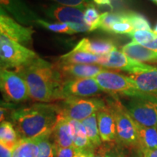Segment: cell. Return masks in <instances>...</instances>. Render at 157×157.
Here are the masks:
<instances>
[{"instance_id": "1", "label": "cell", "mask_w": 157, "mask_h": 157, "mask_svg": "<svg viewBox=\"0 0 157 157\" xmlns=\"http://www.w3.org/2000/svg\"><path fill=\"white\" fill-rule=\"evenodd\" d=\"M15 71L26 82L30 98L33 101L52 103L64 100V80L54 64L38 58Z\"/></svg>"}, {"instance_id": "2", "label": "cell", "mask_w": 157, "mask_h": 157, "mask_svg": "<svg viewBox=\"0 0 157 157\" xmlns=\"http://www.w3.org/2000/svg\"><path fill=\"white\" fill-rule=\"evenodd\" d=\"M60 116L58 104L38 103L13 110L10 119L20 139H27L50 135Z\"/></svg>"}, {"instance_id": "3", "label": "cell", "mask_w": 157, "mask_h": 157, "mask_svg": "<svg viewBox=\"0 0 157 157\" xmlns=\"http://www.w3.org/2000/svg\"><path fill=\"white\" fill-rule=\"evenodd\" d=\"M105 102L114 117L117 143L128 148H139L136 122L129 115L124 105L113 96Z\"/></svg>"}, {"instance_id": "4", "label": "cell", "mask_w": 157, "mask_h": 157, "mask_svg": "<svg viewBox=\"0 0 157 157\" xmlns=\"http://www.w3.org/2000/svg\"><path fill=\"white\" fill-rule=\"evenodd\" d=\"M129 98L124 106L129 115L139 124L157 127V97L140 93Z\"/></svg>"}, {"instance_id": "5", "label": "cell", "mask_w": 157, "mask_h": 157, "mask_svg": "<svg viewBox=\"0 0 157 157\" xmlns=\"http://www.w3.org/2000/svg\"><path fill=\"white\" fill-rule=\"evenodd\" d=\"M39 57L24 45L0 34L1 69L16 68L34 61Z\"/></svg>"}, {"instance_id": "6", "label": "cell", "mask_w": 157, "mask_h": 157, "mask_svg": "<svg viewBox=\"0 0 157 157\" xmlns=\"http://www.w3.org/2000/svg\"><path fill=\"white\" fill-rule=\"evenodd\" d=\"M58 105L63 117L82 121L105 107L106 102L98 98L70 97Z\"/></svg>"}, {"instance_id": "7", "label": "cell", "mask_w": 157, "mask_h": 157, "mask_svg": "<svg viewBox=\"0 0 157 157\" xmlns=\"http://www.w3.org/2000/svg\"><path fill=\"white\" fill-rule=\"evenodd\" d=\"M0 88L4 99L7 102L21 103L30 98L26 82L15 71L1 69Z\"/></svg>"}, {"instance_id": "8", "label": "cell", "mask_w": 157, "mask_h": 157, "mask_svg": "<svg viewBox=\"0 0 157 157\" xmlns=\"http://www.w3.org/2000/svg\"><path fill=\"white\" fill-rule=\"evenodd\" d=\"M93 78L104 92L113 95L121 94L132 96L141 93L137 89L135 82L129 76L109 71L108 69L101 71Z\"/></svg>"}, {"instance_id": "9", "label": "cell", "mask_w": 157, "mask_h": 157, "mask_svg": "<svg viewBox=\"0 0 157 157\" xmlns=\"http://www.w3.org/2000/svg\"><path fill=\"white\" fill-rule=\"evenodd\" d=\"M99 65L106 68L119 69L128 72L129 74H136L147 71L154 67L143 63L133 60L124 54L122 51L117 48L106 56H101Z\"/></svg>"}, {"instance_id": "10", "label": "cell", "mask_w": 157, "mask_h": 157, "mask_svg": "<svg viewBox=\"0 0 157 157\" xmlns=\"http://www.w3.org/2000/svg\"><path fill=\"white\" fill-rule=\"evenodd\" d=\"M34 31L31 27H26L15 21L1 10L0 15V34L21 44L28 45L32 42Z\"/></svg>"}, {"instance_id": "11", "label": "cell", "mask_w": 157, "mask_h": 157, "mask_svg": "<svg viewBox=\"0 0 157 157\" xmlns=\"http://www.w3.org/2000/svg\"><path fill=\"white\" fill-rule=\"evenodd\" d=\"M104 92L94 78H78L66 80L63 84L64 99L70 97L90 98Z\"/></svg>"}, {"instance_id": "12", "label": "cell", "mask_w": 157, "mask_h": 157, "mask_svg": "<svg viewBox=\"0 0 157 157\" xmlns=\"http://www.w3.org/2000/svg\"><path fill=\"white\" fill-rule=\"evenodd\" d=\"M0 4L1 10L21 24L31 25L39 19L38 15L29 7L25 0H0Z\"/></svg>"}, {"instance_id": "13", "label": "cell", "mask_w": 157, "mask_h": 157, "mask_svg": "<svg viewBox=\"0 0 157 157\" xmlns=\"http://www.w3.org/2000/svg\"><path fill=\"white\" fill-rule=\"evenodd\" d=\"M84 7L51 5L43 8L44 15L49 18L65 23H84Z\"/></svg>"}, {"instance_id": "14", "label": "cell", "mask_w": 157, "mask_h": 157, "mask_svg": "<svg viewBox=\"0 0 157 157\" xmlns=\"http://www.w3.org/2000/svg\"><path fill=\"white\" fill-rule=\"evenodd\" d=\"M56 68L64 82L71 78H93L101 71L107 70L99 64H63L56 63Z\"/></svg>"}, {"instance_id": "15", "label": "cell", "mask_w": 157, "mask_h": 157, "mask_svg": "<svg viewBox=\"0 0 157 157\" xmlns=\"http://www.w3.org/2000/svg\"><path fill=\"white\" fill-rule=\"evenodd\" d=\"M97 118L102 141L104 143L117 142V129L114 117L107 105L98 111Z\"/></svg>"}, {"instance_id": "16", "label": "cell", "mask_w": 157, "mask_h": 157, "mask_svg": "<svg viewBox=\"0 0 157 157\" xmlns=\"http://www.w3.org/2000/svg\"><path fill=\"white\" fill-rule=\"evenodd\" d=\"M114 43L109 39H90L83 38L78 42L73 50L84 51L96 56H103L115 50Z\"/></svg>"}, {"instance_id": "17", "label": "cell", "mask_w": 157, "mask_h": 157, "mask_svg": "<svg viewBox=\"0 0 157 157\" xmlns=\"http://www.w3.org/2000/svg\"><path fill=\"white\" fill-rule=\"evenodd\" d=\"M136 84L140 92L157 97V68L154 67L147 71L136 74H129Z\"/></svg>"}, {"instance_id": "18", "label": "cell", "mask_w": 157, "mask_h": 157, "mask_svg": "<svg viewBox=\"0 0 157 157\" xmlns=\"http://www.w3.org/2000/svg\"><path fill=\"white\" fill-rule=\"evenodd\" d=\"M57 148L74 147L68 120L60 116L50 135Z\"/></svg>"}, {"instance_id": "19", "label": "cell", "mask_w": 157, "mask_h": 157, "mask_svg": "<svg viewBox=\"0 0 157 157\" xmlns=\"http://www.w3.org/2000/svg\"><path fill=\"white\" fill-rule=\"evenodd\" d=\"M68 120L69 122L70 133L73 140L74 149L95 152V150L93 148L88 140L85 127H84L82 121L73 120V119H68Z\"/></svg>"}, {"instance_id": "20", "label": "cell", "mask_w": 157, "mask_h": 157, "mask_svg": "<svg viewBox=\"0 0 157 157\" xmlns=\"http://www.w3.org/2000/svg\"><path fill=\"white\" fill-rule=\"evenodd\" d=\"M121 51L130 58L138 62L154 63L157 61V52L136 42H132L124 45Z\"/></svg>"}, {"instance_id": "21", "label": "cell", "mask_w": 157, "mask_h": 157, "mask_svg": "<svg viewBox=\"0 0 157 157\" xmlns=\"http://www.w3.org/2000/svg\"><path fill=\"white\" fill-rule=\"evenodd\" d=\"M101 56L84 51H70L68 53L60 56L56 63L63 64H98Z\"/></svg>"}, {"instance_id": "22", "label": "cell", "mask_w": 157, "mask_h": 157, "mask_svg": "<svg viewBox=\"0 0 157 157\" xmlns=\"http://www.w3.org/2000/svg\"><path fill=\"white\" fill-rule=\"evenodd\" d=\"M136 125L138 135V150L157 149V127H145L137 122Z\"/></svg>"}, {"instance_id": "23", "label": "cell", "mask_w": 157, "mask_h": 157, "mask_svg": "<svg viewBox=\"0 0 157 157\" xmlns=\"http://www.w3.org/2000/svg\"><path fill=\"white\" fill-rule=\"evenodd\" d=\"M41 136L35 138L20 139L13 148L12 157H37Z\"/></svg>"}, {"instance_id": "24", "label": "cell", "mask_w": 157, "mask_h": 157, "mask_svg": "<svg viewBox=\"0 0 157 157\" xmlns=\"http://www.w3.org/2000/svg\"><path fill=\"white\" fill-rule=\"evenodd\" d=\"M87 132L88 140L93 148L96 151L99 147L102 146V139L100 135L98 128L97 113H94L90 117L87 118L82 121Z\"/></svg>"}, {"instance_id": "25", "label": "cell", "mask_w": 157, "mask_h": 157, "mask_svg": "<svg viewBox=\"0 0 157 157\" xmlns=\"http://www.w3.org/2000/svg\"><path fill=\"white\" fill-rule=\"evenodd\" d=\"M20 137L13 124L8 121H3L0 125V144L14 148Z\"/></svg>"}, {"instance_id": "26", "label": "cell", "mask_w": 157, "mask_h": 157, "mask_svg": "<svg viewBox=\"0 0 157 157\" xmlns=\"http://www.w3.org/2000/svg\"><path fill=\"white\" fill-rule=\"evenodd\" d=\"M124 19V12L120 13H109L105 12L101 14L100 20L99 29L107 33H111V26L115 23L119 22Z\"/></svg>"}, {"instance_id": "27", "label": "cell", "mask_w": 157, "mask_h": 157, "mask_svg": "<svg viewBox=\"0 0 157 157\" xmlns=\"http://www.w3.org/2000/svg\"><path fill=\"white\" fill-rule=\"evenodd\" d=\"M50 135L51 134L41 136L37 157H56L57 147L51 139Z\"/></svg>"}, {"instance_id": "28", "label": "cell", "mask_w": 157, "mask_h": 157, "mask_svg": "<svg viewBox=\"0 0 157 157\" xmlns=\"http://www.w3.org/2000/svg\"><path fill=\"white\" fill-rule=\"evenodd\" d=\"M127 21L136 30H151L150 23L144 15L135 12H125Z\"/></svg>"}, {"instance_id": "29", "label": "cell", "mask_w": 157, "mask_h": 157, "mask_svg": "<svg viewBox=\"0 0 157 157\" xmlns=\"http://www.w3.org/2000/svg\"><path fill=\"white\" fill-rule=\"evenodd\" d=\"M43 28L48 29L51 31L56 33H60V34H76L75 31L72 30L71 28L70 25L68 23H50L48 21H44V20L40 19L37 20L35 23Z\"/></svg>"}, {"instance_id": "30", "label": "cell", "mask_w": 157, "mask_h": 157, "mask_svg": "<svg viewBox=\"0 0 157 157\" xmlns=\"http://www.w3.org/2000/svg\"><path fill=\"white\" fill-rule=\"evenodd\" d=\"M123 146L117 142L108 143L96 149L95 151L103 155L104 157H127L123 150Z\"/></svg>"}, {"instance_id": "31", "label": "cell", "mask_w": 157, "mask_h": 157, "mask_svg": "<svg viewBox=\"0 0 157 157\" xmlns=\"http://www.w3.org/2000/svg\"><path fill=\"white\" fill-rule=\"evenodd\" d=\"M101 16V14H99L97 9L95 8V4H92L85 9L84 21L90 28V31L99 29Z\"/></svg>"}, {"instance_id": "32", "label": "cell", "mask_w": 157, "mask_h": 157, "mask_svg": "<svg viewBox=\"0 0 157 157\" xmlns=\"http://www.w3.org/2000/svg\"><path fill=\"white\" fill-rule=\"evenodd\" d=\"M132 42L144 45L157 38V34L152 30H136L128 34Z\"/></svg>"}, {"instance_id": "33", "label": "cell", "mask_w": 157, "mask_h": 157, "mask_svg": "<svg viewBox=\"0 0 157 157\" xmlns=\"http://www.w3.org/2000/svg\"><path fill=\"white\" fill-rule=\"evenodd\" d=\"M135 31L134 28L131 23L127 21L126 15L124 12V19L123 21L117 22L111 26V33L112 34H129L130 33Z\"/></svg>"}, {"instance_id": "34", "label": "cell", "mask_w": 157, "mask_h": 157, "mask_svg": "<svg viewBox=\"0 0 157 157\" xmlns=\"http://www.w3.org/2000/svg\"><path fill=\"white\" fill-rule=\"evenodd\" d=\"M56 3V5L71 6V7H84L87 8L88 6L93 3V0H48Z\"/></svg>"}, {"instance_id": "35", "label": "cell", "mask_w": 157, "mask_h": 157, "mask_svg": "<svg viewBox=\"0 0 157 157\" xmlns=\"http://www.w3.org/2000/svg\"><path fill=\"white\" fill-rule=\"evenodd\" d=\"M74 148H57L56 157H74Z\"/></svg>"}, {"instance_id": "36", "label": "cell", "mask_w": 157, "mask_h": 157, "mask_svg": "<svg viewBox=\"0 0 157 157\" xmlns=\"http://www.w3.org/2000/svg\"><path fill=\"white\" fill-rule=\"evenodd\" d=\"M13 149L0 144V157H12Z\"/></svg>"}, {"instance_id": "37", "label": "cell", "mask_w": 157, "mask_h": 157, "mask_svg": "<svg viewBox=\"0 0 157 157\" xmlns=\"http://www.w3.org/2000/svg\"><path fill=\"white\" fill-rule=\"evenodd\" d=\"M95 152L90 151H80L74 149V157H94Z\"/></svg>"}, {"instance_id": "38", "label": "cell", "mask_w": 157, "mask_h": 157, "mask_svg": "<svg viewBox=\"0 0 157 157\" xmlns=\"http://www.w3.org/2000/svg\"><path fill=\"white\" fill-rule=\"evenodd\" d=\"M142 157H157V149L154 150L140 151Z\"/></svg>"}, {"instance_id": "39", "label": "cell", "mask_w": 157, "mask_h": 157, "mask_svg": "<svg viewBox=\"0 0 157 157\" xmlns=\"http://www.w3.org/2000/svg\"><path fill=\"white\" fill-rule=\"evenodd\" d=\"M143 46L149 49V50L157 52V38L155 39L154 40H153L152 42L147 43V44L143 45Z\"/></svg>"}, {"instance_id": "40", "label": "cell", "mask_w": 157, "mask_h": 157, "mask_svg": "<svg viewBox=\"0 0 157 157\" xmlns=\"http://www.w3.org/2000/svg\"><path fill=\"white\" fill-rule=\"evenodd\" d=\"M94 157H104V156H103L102 154H99V153L96 152V153H95V155H94Z\"/></svg>"}, {"instance_id": "41", "label": "cell", "mask_w": 157, "mask_h": 157, "mask_svg": "<svg viewBox=\"0 0 157 157\" xmlns=\"http://www.w3.org/2000/svg\"><path fill=\"white\" fill-rule=\"evenodd\" d=\"M134 157H142V155H141V153H140V151L138 150V153H137V154L135 155V156H134Z\"/></svg>"}, {"instance_id": "42", "label": "cell", "mask_w": 157, "mask_h": 157, "mask_svg": "<svg viewBox=\"0 0 157 157\" xmlns=\"http://www.w3.org/2000/svg\"><path fill=\"white\" fill-rule=\"evenodd\" d=\"M154 31L155 33H156V34H157V25H156V27H155V28H154Z\"/></svg>"}, {"instance_id": "43", "label": "cell", "mask_w": 157, "mask_h": 157, "mask_svg": "<svg viewBox=\"0 0 157 157\" xmlns=\"http://www.w3.org/2000/svg\"><path fill=\"white\" fill-rule=\"evenodd\" d=\"M152 2H154V3H156V2H157V0H151Z\"/></svg>"}, {"instance_id": "44", "label": "cell", "mask_w": 157, "mask_h": 157, "mask_svg": "<svg viewBox=\"0 0 157 157\" xmlns=\"http://www.w3.org/2000/svg\"><path fill=\"white\" fill-rule=\"evenodd\" d=\"M156 5H157V2H156Z\"/></svg>"}]
</instances>
